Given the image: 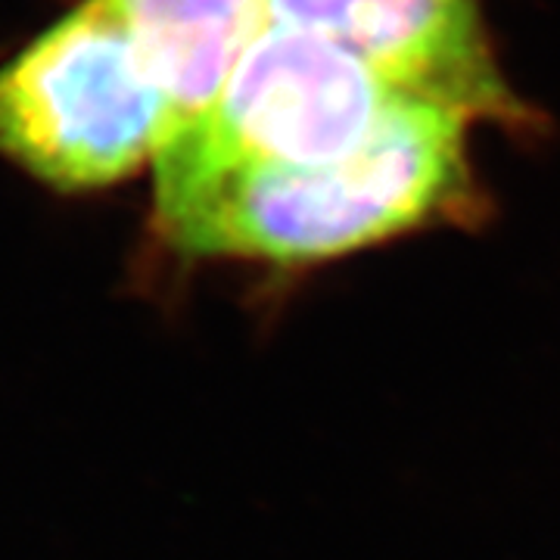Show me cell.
<instances>
[{"mask_svg": "<svg viewBox=\"0 0 560 560\" xmlns=\"http://www.w3.org/2000/svg\"><path fill=\"white\" fill-rule=\"evenodd\" d=\"M467 119L408 101L355 156L318 168H246L156 197L187 256L302 265L346 256L448 215L470 197Z\"/></svg>", "mask_w": 560, "mask_h": 560, "instance_id": "6da1fadb", "label": "cell"}, {"mask_svg": "<svg viewBox=\"0 0 560 560\" xmlns=\"http://www.w3.org/2000/svg\"><path fill=\"white\" fill-rule=\"evenodd\" d=\"M168 106V138L209 109L268 25L265 0H116ZM165 138V140H168Z\"/></svg>", "mask_w": 560, "mask_h": 560, "instance_id": "5b68a950", "label": "cell"}, {"mask_svg": "<svg viewBox=\"0 0 560 560\" xmlns=\"http://www.w3.org/2000/svg\"><path fill=\"white\" fill-rule=\"evenodd\" d=\"M268 25L337 40L401 94L467 119H521L482 35L480 0H265Z\"/></svg>", "mask_w": 560, "mask_h": 560, "instance_id": "277c9868", "label": "cell"}, {"mask_svg": "<svg viewBox=\"0 0 560 560\" xmlns=\"http://www.w3.org/2000/svg\"><path fill=\"white\" fill-rule=\"evenodd\" d=\"M168 106L116 0H81L0 66V153L57 190L156 162Z\"/></svg>", "mask_w": 560, "mask_h": 560, "instance_id": "7a4b0ae2", "label": "cell"}, {"mask_svg": "<svg viewBox=\"0 0 560 560\" xmlns=\"http://www.w3.org/2000/svg\"><path fill=\"white\" fill-rule=\"evenodd\" d=\"M415 101L337 40L265 25L219 97L156 153V197L246 168H318L355 156Z\"/></svg>", "mask_w": 560, "mask_h": 560, "instance_id": "3957f363", "label": "cell"}]
</instances>
